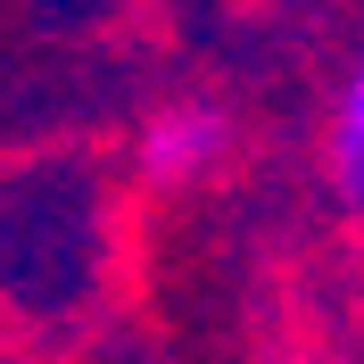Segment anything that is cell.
<instances>
[{"label":"cell","mask_w":364,"mask_h":364,"mask_svg":"<svg viewBox=\"0 0 364 364\" xmlns=\"http://www.w3.org/2000/svg\"><path fill=\"white\" fill-rule=\"evenodd\" d=\"M232 158V116L215 100H166L133 133V174L149 191H199L207 174H224Z\"/></svg>","instance_id":"6da1fadb"},{"label":"cell","mask_w":364,"mask_h":364,"mask_svg":"<svg viewBox=\"0 0 364 364\" xmlns=\"http://www.w3.org/2000/svg\"><path fill=\"white\" fill-rule=\"evenodd\" d=\"M323 182H331L348 224H364V50L331 100V124H323Z\"/></svg>","instance_id":"7a4b0ae2"}]
</instances>
